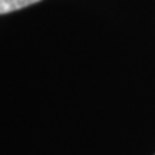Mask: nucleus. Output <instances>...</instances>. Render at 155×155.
<instances>
[{"label":"nucleus","instance_id":"obj_1","mask_svg":"<svg viewBox=\"0 0 155 155\" xmlns=\"http://www.w3.org/2000/svg\"><path fill=\"white\" fill-rule=\"evenodd\" d=\"M38 2H40V0H0V15L20 10L23 7L35 5Z\"/></svg>","mask_w":155,"mask_h":155}]
</instances>
